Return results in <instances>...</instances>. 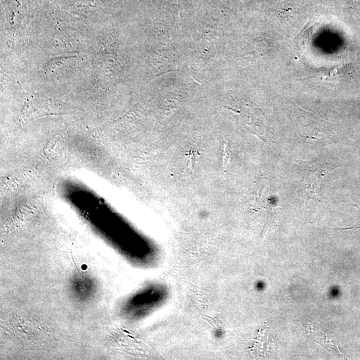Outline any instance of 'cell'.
Segmentation results:
<instances>
[{
	"mask_svg": "<svg viewBox=\"0 0 360 360\" xmlns=\"http://www.w3.org/2000/svg\"><path fill=\"white\" fill-rule=\"evenodd\" d=\"M324 173L321 170H314L307 173L303 179L305 193L310 198L315 199L318 197V191L320 190V182Z\"/></svg>",
	"mask_w": 360,
	"mask_h": 360,
	"instance_id": "6da1fadb",
	"label": "cell"
},
{
	"mask_svg": "<svg viewBox=\"0 0 360 360\" xmlns=\"http://www.w3.org/2000/svg\"><path fill=\"white\" fill-rule=\"evenodd\" d=\"M311 34V29H304L295 39L294 52L297 56H300L301 52L305 49V43H307Z\"/></svg>",
	"mask_w": 360,
	"mask_h": 360,
	"instance_id": "7a4b0ae2",
	"label": "cell"
},
{
	"mask_svg": "<svg viewBox=\"0 0 360 360\" xmlns=\"http://www.w3.org/2000/svg\"><path fill=\"white\" fill-rule=\"evenodd\" d=\"M357 202H358L359 208L360 209V195H359V196H358V201H357Z\"/></svg>",
	"mask_w": 360,
	"mask_h": 360,
	"instance_id": "3957f363",
	"label": "cell"
}]
</instances>
